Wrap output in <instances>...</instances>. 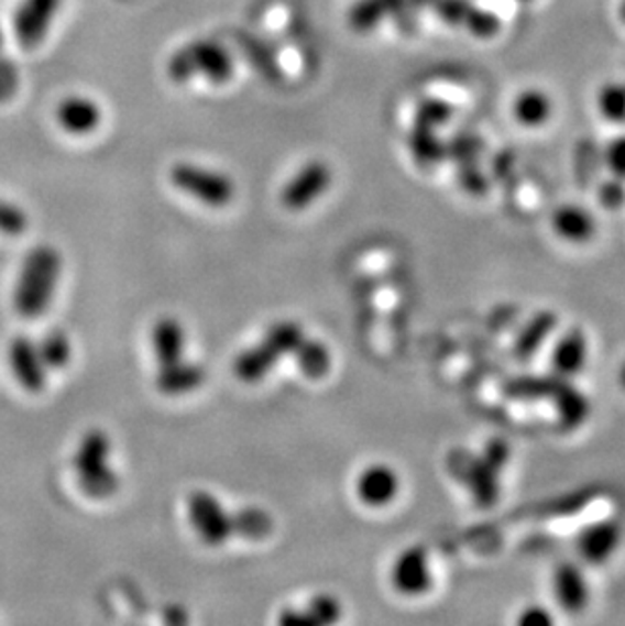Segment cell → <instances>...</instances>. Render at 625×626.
Masks as SVG:
<instances>
[{
  "instance_id": "cell-1",
  "label": "cell",
  "mask_w": 625,
  "mask_h": 626,
  "mask_svg": "<svg viewBox=\"0 0 625 626\" xmlns=\"http://www.w3.org/2000/svg\"><path fill=\"white\" fill-rule=\"evenodd\" d=\"M62 274V256L50 245H40L26 256L14 290V308L21 317L35 319L52 303Z\"/></svg>"
},
{
  "instance_id": "cell-2",
  "label": "cell",
  "mask_w": 625,
  "mask_h": 626,
  "mask_svg": "<svg viewBox=\"0 0 625 626\" xmlns=\"http://www.w3.org/2000/svg\"><path fill=\"white\" fill-rule=\"evenodd\" d=\"M303 337L305 332L300 329L299 322L293 320L276 322L259 345L250 347L235 359V375L248 384L259 382L281 359L293 355L295 347L299 345Z\"/></svg>"
},
{
  "instance_id": "cell-3",
  "label": "cell",
  "mask_w": 625,
  "mask_h": 626,
  "mask_svg": "<svg viewBox=\"0 0 625 626\" xmlns=\"http://www.w3.org/2000/svg\"><path fill=\"white\" fill-rule=\"evenodd\" d=\"M197 72L206 74L213 84H223L232 77L234 65L230 55L218 43L197 41L171 57L169 76L175 81H187L196 76Z\"/></svg>"
},
{
  "instance_id": "cell-4",
  "label": "cell",
  "mask_w": 625,
  "mask_h": 626,
  "mask_svg": "<svg viewBox=\"0 0 625 626\" xmlns=\"http://www.w3.org/2000/svg\"><path fill=\"white\" fill-rule=\"evenodd\" d=\"M171 180L179 191L187 193L211 207H223L234 199V183L204 166L179 163L171 168Z\"/></svg>"
},
{
  "instance_id": "cell-5",
  "label": "cell",
  "mask_w": 625,
  "mask_h": 626,
  "mask_svg": "<svg viewBox=\"0 0 625 626\" xmlns=\"http://www.w3.org/2000/svg\"><path fill=\"white\" fill-rule=\"evenodd\" d=\"M624 543V527L615 519H600L579 531L574 550L585 565H605L612 562Z\"/></svg>"
},
{
  "instance_id": "cell-6",
  "label": "cell",
  "mask_w": 625,
  "mask_h": 626,
  "mask_svg": "<svg viewBox=\"0 0 625 626\" xmlns=\"http://www.w3.org/2000/svg\"><path fill=\"white\" fill-rule=\"evenodd\" d=\"M189 517L197 534L209 546H222L232 534V515H228L222 503L206 491H196L189 497Z\"/></svg>"
},
{
  "instance_id": "cell-7",
  "label": "cell",
  "mask_w": 625,
  "mask_h": 626,
  "mask_svg": "<svg viewBox=\"0 0 625 626\" xmlns=\"http://www.w3.org/2000/svg\"><path fill=\"white\" fill-rule=\"evenodd\" d=\"M392 584L404 596H423L432 589L429 551L423 546H413L396 558L392 565Z\"/></svg>"
},
{
  "instance_id": "cell-8",
  "label": "cell",
  "mask_w": 625,
  "mask_h": 626,
  "mask_svg": "<svg viewBox=\"0 0 625 626\" xmlns=\"http://www.w3.org/2000/svg\"><path fill=\"white\" fill-rule=\"evenodd\" d=\"M550 586L555 601L564 613H583L591 602V584L586 580L585 563H559L550 578Z\"/></svg>"
},
{
  "instance_id": "cell-9",
  "label": "cell",
  "mask_w": 625,
  "mask_h": 626,
  "mask_svg": "<svg viewBox=\"0 0 625 626\" xmlns=\"http://www.w3.org/2000/svg\"><path fill=\"white\" fill-rule=\"evenodd\" d=\"M430 7L435 13L449 25L461 26L475 37H495L500 33V19L492 13H485L471 4L469 0H432Z\"/></svg>"
},
{
  "instance_id": "cell-10",
  "label": "cell",
  "mask_w": 625,
  "mask_h": 626,
  "mask_svg": "<svg viewBox=\"0 0 625 626\" xmlns=\"http://www.w3.org/2000/svg\"><path fill=\"white\" fill-rule=\"evenodd\" d=\"M331 183V171L326 163L312 161L309 165L303 166L299 173L288 180L285 191H283V205L290 211L307 209L309 205L326 193Z\"/></svg>"
},
{
  "instance_id": "cell-11",
  "label": "cell",
  "mask_w": 625,
  "mask_h": 626,
  "mask_svg": "<svg viewBox=\"0 0 625 626\" xmlns=\"http://www.w3.org/2000/svg\"><path fill=\"white\" fill-rule=\"evenodd\" d=\"M550 228L560 242L574 248L593 242L600 230L595 216L583 205L577 204L560 205L550 218Z\"/></svg>"
},
{
  "instance_id": "cell-12",
  "label": "cell",
  "mask_w": 625,
  "mask_h": 626,
  "mask_svg": "<svg viewBox=\"0 0 625 626\" xmlns=\"http://www.w3.org/2000/svg\"><path fill=\"white\" fill-rule=\"evenodd\" d=\"M59 0H25L14 14V33L23 47H35L45 37Z\"/></svg>"
},
{
  "instance_id": "cell-13",
  "label": "cell",
  "mask_w": 625,
  "mask_h": 626,
  "mask_svg": "<svg viewBox=\"0 0 625 626\" xmlns=\"http://www.w3.org/2000/svg\"><path fill=\"white\" fill-rule=\"evenodd\" d=\"M589 355H591V347H589L585 332L573 329V331L560 334L559 341L550 351V365L560 377L573 380L585 371Z\"/></svg>"
},
{
  "instance_id": "cell-14",
  "label": "cell",
  "mask_w": 625,
  "mask_h": 626,
  "mask_svg": "<svg viewBox=\"0 0 625 626\" xmlns=\"http://www.w3.org/2000/svg\"><path fill=\"white\" fill-rule=\"evenodd\" d=\"M11 367L19 384L25 387L26 392L40 394L45 387V365L41 361L40 349L26 339L17 337L11 345Z\"/></svg>"
},
{
  "instance_id": "cell-15",
  "label": "cell",
  "mask_w": 625,
  "mask_h": 626,
  "mask_svg": "<svg viewBox=\"0 0 625 626\" xmlns=\"http://www.w3.org/2000/svg\"><path fill=\"white\" fill-rule=\"evenodd\" d=\"M401 491V479L391 466L376 464L365 469L358 479V495L370 507H384L392 503Z\"/></svg>"
},
{
  "instance_id": "cell-16",
  "label": "cell",
  "mask_w": 625,
  "mask_h": 626,
  "mask_svg": "<svg viewBox=\"0 0 625 626\" xmlns=\"http://www.w3.org/2000/svg\"><path fill=\"white\" fill-rule=\"evenodd\" d=\"M204 382H206V370L199 363H187L183 359L177 363L161 365L155 380L156 389L167 396L194 392Z\"/></svg>"
},
{
  "instance_id": "cell-17",
  "label": "cell",
  "mask_w": 625,
  "mask_h": 626,
  "mask_svg": "<svg viewBox=\"0 0 625 626\" xmlns=\"http://www.w3.org/2000/svg\"><path fill=\"white\" fill-rule=\"evenodd\" d=\"M100 118H102L100 108L88 98L79 96L67 98L57 108V120L62 129L72 134H88L100 124Z\"/></svg>"
},
{
  "instance_id": "cell-18",
  "label": "cell",
  "mask_w": 625,
  "mask_h": 626,
  "mask_svg": "<svg viewBox=\"0 0 625 626\" xmlns=\"http://www.w3.org/2000/svg\"><path fill=\"white\" fill-rule=\"evenodd\" d=\"M108 457H110V438L102 430L88 432L79 442L78 454L74 461L78 479L105 471L108 466Z\"/></svg>"
},
{
  "instance_id": "cell-19",
  "label": "cell",
  "mask_w": 625,
  "mask_h": 626,
  "mask_svg": "<svg viewBox=\"0 0 625 626\" xmlns=\"http://www.w3.org/2000/svg\"><path fill=\"white\" fill-rule=\"evenodd\" d=\"M153 347L158 365L182 361L185 355V331L182 325L175 319L158 320L153 329Z\"/></svg>"
},
{
  "instance_id": "cell-20",
  "label": "cell",
  "mask_w": 625,
  "mask_h": 626,
  "mask_svg": "<svg viewBox=\"0 0 625 626\" xmlns=\"http://www.w3.org/2000/svg\"><path fill=\"white\" fill-rule=\"evenodd\" d=\"M406 11V0H360L350 11V25L365 33L379 25L388 14Z\"/></svg>"
},
{
  "instance_id": "cell-21",
  "label": "cell",
  "mask_w": 625,
  "mask_h": 626,
  "mask_svg": "<svg viewBox=\"0 0 625 626\" xmlns=\"http://www.w3.org/2000/svg\"><path fill=\"white\" fill-rule=\"evenodd\" d=\"M514 116L522 127H542L552 116V102L542 90H526L514 102Z\"/></svg>"
},
{
  "instance_id": "cell-22",
  "label": "cell",
  "mask_w": 625,
  "mask_h": 626,
  "mask_svg": "<svg viewBox=\"0 0 625 626\" xmlns=\"http://www.w3.org/2000/svg\"><path fill=\"white\" fill-rule=\"evenodd\" d=\"M293 355L297 359L299 370L307 377H324L331 367V355L327 347L315 339H300L299 345L295 347Z\"/></svg>"
},
{
  "instance_id": "cell-23",
  "label": "cell",
  "mask_w": 625,
  "mask_h": 626,
  "mask_svg": "<svg viewBox=\"0 0 625 626\" xmlns=\"http://www.w3.org/2000/svg\"><path fill=\"white\" fill-rule=\"evenodd\" d=\"M410 149L423 166H432L441 163L447 154L443 142L432 134V127L417 124L410 134Z\"/></svg>"
},
{
  "instance_id": "cell-24",
  "label": "cell",
  "mask_w": 625,
  "mask_h": 626,
  "mask_svg": "<svg viewBox=\"0 0 625 626\" xmlns=\"http://www.w3.org/2000/svg\"><path fill=\"white\" fill-rule=\"evenodd\" d=\"M273 531L271 515L256 507H246L232 515V534L248 539H262Z\"/></svg>"
},
{
  "instance_id": "cell-25",
  "label": "cell",
  "mask_w": 625,
  "mask_h": 626,
  "mask_svg": "<svg viewBox=\"0 0 625 626\" xmlns=\"http://www.w3.org/2000/svg\"><path fill=\"white\" fill-rule=\"evenodd\" d=\"M41 361L45 367H52V370H62L66 367L72 359V343L67 339V334L62 331H50L40 345Z\"/></svg>"
},
{
  "instance_id": "cell-26",
  "label": "cell",
  "mask_w": 625,
  "mask_h": 626,
  "mask_svg": "<svg viewBox=\"0 0 625 626\" xmlns=\"http://www.w3.org/2000/svg\"><path fill=\"white\" fill-rule=\"evenodd\" d=\"M597 108L610 122H625V84H610L601 88Z\"/></svg>"
},
{
  "instance_id": "cell-27",
  "label": "cell",
  "mask_w": 625,
  "mask_h": 626,
  "mask_svg": "<svg viewBox=\"0 0 625 626\" xmlns=\"http://www.w3.org/2000/svg\"><path fill=\"white\" fill-rule=\"evenodd\" d=\"M79 486H81L90 497H110L118 488V476L110 466H106L105 471H100V473L79 479Z\"/></svg>"
},
{
  "instance_id": "cell-28",
  "label": "cell",
  "mask_w": 625,
  "mask_h": 626,
  "mask_svg": "<svg viewBox=\"0 0 625 626\" xmlns=\"http://www.w3.org/2000/svg\"><path fill=\"white\" fill-rule=\"evenodd\" d=\"M307 614L311 616L312 625H333L338 623L341 616V606L336 598L331 596H315L309 606H307Z\"/></svg>"
},
{
  "instance_id": "cell-29",
  "label": "cell",
  "mask_w": 625,
  "mask_h": 626,
  "mask_svg": "<svg viewBox=\"0 0 625 626\" xmlns=\"http://www.w3.org/2000/svg\"><path fill=\"white\" fill-rule=\"evenodd\" d=\"M451 116V108L449 103L439 102V100H429V102L420 103L417 114V124H425V127H441L445 120H449Z\"/></svg>"
},
{
  "instance_id": "cell-30",
  "label": "cell",
  "mask_w": 625,
  "mask_h": 626,
  "mask_svg": "<svg viewBox=\"0 0 625 626\" xmlns=\"http://www.w3.org/2000/svg\"><path fill=\"white\" fill-rule=\"evenodd\" d=\"M26 230V216L11 204H2L0 201V231L9 233V235H17Z\"/></svg>"
},
{
  "instance_id": "cell-31",
  "label": "cell",
  "mask_w": 625,
  "mask_h": 626,
  "mask_svg": "<svg viewBox=\"0 0 625 626\" xmlns=\"http://www.w3.org/2000/svg\"><path fill=\"white\" fill-rule=\"evenodd\" d=\"M607 166L613 173V177L617 180H625V136L615 139L607 146Z\"/></svg>"
},
{
  "instance_id": "cell-32",
  "label": "cell",
  "mask_w": 625,
  "mask_h": 626,
  "mask_svg": "<svg viewBox=\"0 0 625 626\" xmlns=\"http://www.w3.org/2000/svg\"><path fill=\"white\" fill-rule=\"evenodd\" d=\"M555 623V616L548 613L545 606H526L522 608V613L518 614V625L522 626H545L552 625Z\"/></svg>"
},
{
  "instance_id": "cell-33",
  "label": "cell",
  "mask_w": 625,
  "mask_h": 626,
  "mask_svg": "<svg viewBox=\"0 0 625 626\" xmlns=\"http://www.w3.org/2000/svg\"><path fill=\"white\" fill-rule=\"evenodd\" d=\"M14 86H17V77L14 72L7 64L0 65V100H7L9 96H13Z\"/></svg>"
},
{
  "instance_id": "cell-34",
  "label": "cell",
  "mask_w": 625,
  "mask_h": 626,
  "mask_svg": "<svg viewBox=\"0 0 625 626\" xmlns=\"http://www.w3.org/2000/svg\"><path fill=\"white\" fill-rule=\"evenodd\" d=\"M283 625H312L311 616L305 613H295V611H287V613L281 614V618H278Z\"/></svg>"
},
{
  "instance_id": "cell-35",
  "label": "cell",
  "mask_w": 625,
  "mask_h": 626,
  "mask_svg": "<svg viewBox=\"0 0 625 626\" xmlns=\"http://www.w3.org/2000/svg\"><path fill=\"white\" fill-rule=\"evenodd\" d=\"M617 385H619V387L625 392V359L622 361L619 370H617Z\"/></svg>"
},
{
  "instance_id": "cell-36",
  "label": "cell",
  "mask_w": 625,
  "mask_h": 626,
  "mask_svg": "<svg viewBox=\"0 0 625 626\" xmlns=\"http://www.w3.org/2000/svg\"><path fill=\"white\" fill-rule=\"evenodd\" d=\"M619 19L625 23V0L622 2V7H619Z\"/></svg>"
},
{
  "instance_id": "cell-37",
  "label": "cell",
  "mask_w": 625,
  "mask_h": 626,
  "mask_svg": "<svg viewBox=\"0 0 625 626\" xmlns=\"http://www.w3.org/2000/svg\"><path fill=\"white\" fill-rule=\"evenodd\" d=\"M524 2H528V0H524Z\"/></svg>"
}]
</instances>
